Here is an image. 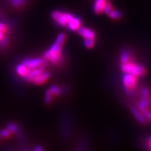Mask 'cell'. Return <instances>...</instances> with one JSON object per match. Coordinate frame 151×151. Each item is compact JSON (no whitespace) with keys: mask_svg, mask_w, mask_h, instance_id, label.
<instances>
[{"mask_svg":"<svg viewBox=\"0 0 151 151\" xmlns=\"http://www.w3.org/2000/svg\"><path fill=\"white\" fill-rule=\"evenodd\" d=\"M113 10V8L112 5H111L109 2H107L106 5V6L104 8V11L106 14L109 16V15L110 14L111 12H112Z\"/></svg>","mask_w":151,"mask_h":151,"instance_id":"7402d4cb","label":"cell"},{"mask_svg":"<svg viewBox=\"0 0 151 151\" xmlns=\"http://www.w3.org/2000/svg\"><path fill=\"white\" fill-rule=\"evenodd\" d=\"M6 129L9 130V132L11 133H17L18 132V127L17 126V124L14 123H9L6 125Z\"/></svg>","mask_w":151,"mask_h":151,"instance_id":"2e32d148","label":"cell"},{"mask_svg":"<svg viewBox=\"0 0 151 151\" xmlns=\"http://www.w3.org/2000/svg\"><path fill=\"white\" fill-rule=\"evenodd\" d=\"M0 140H1V139H0Z\"/></svg>","mask_w":151,"mask_h":151,"instance_id":"4dcf8cb0","label":"cell"},{"mask_svg":"<svg viewBox=\"0 0 151 151\" xmlns=\"http://www.w3.org/2000/svg\"><path fill=\"white\" fill-rule=\"evenodd\" d=\"M29 70L38 67H43L45 65V60L43 58H27L22 62Z\"/></svg>","mask_w":151,"mask_h":151,"instance_id":"5b68a950","label":"cell"},{"mask_svg":"<svg viewBox=\"0 0 151 151\" xmlns=\"http://www.w3.org/2000/svg\"><path fill=\"white\" fill-rule=\"evenodd\" d=\"M34 151H43V148H41V146H37L35 148V150H34Z\"/></svg>","mask_w":151,"mask_h":151,"instance_id":"484cf974","label":"cell"},{"mask_svg":"<svg viewBox=\"0 0 151 151\" xmlns=\"http://www.w3.org/2000/svg\"><path fill=\"white\" fill-rule=\"evenodd\" d=\"M44 71V69L43 67H38L35 68V69H31L29 70V72L27 73V74L24 77V79L25 81H28V82H33V81L37 78V76H39L41 73H42Z\"/></svg>","mask_w":151,"mask_h":151,"instance_id":"8992f818","label":"cell"},{"mask_svg":"<svg viewBox=\"0 0 151 151\" xmlns=\"http://www.w3.org/2000/svg\"><path fill=\"white\" fill-rule=\"evenodd\" d=\"M129 61V55L127 51H123L120 55V62L121 64L127 63Z\"/></svg>","mask_w":151,"mask_h":151,"instance_id":"5bb4252c","label":"cell"},{"mask_svg":"<svg viewBox=\"0 0 151 151\" xmlns=\"http://www.w3.org/2000/svg\"><path fill=\"white\" fill-rule=\"evenodd\" d=\"M150 104V99H148V98H143V99L142 101H140L139 104V108L140 109V111L141 112H143L146 110H147V107Z\"/></svg>","mask_w":151,"mask_h":151,"instance_id":"4fadbf2b","label":"cell"},{"mask_svg":"<svg viewBox=\"0 0 151 151\" xmlns=\"http://www.w3.org/2000/svg\"><path fill=\"white\" fill-rule=\"evenodd\" d=\"M137 76L130 73H124L122 76V83L124 87L128 91H131L135 88L137 86Z\"/></svg>","mask_w":151,"mask_h":151,"instance_id":"277c9868","label":"cell"},{"mask_svg":"<svg viewBox=\"0 0 151 151\" xmlns=\"http://www.w3.org/2000/svg\"><path fill=\"white\" fill-rule=\"evenodd\" d=\"M84 45L88 48H92L94 45V39H85Z\"/></svg>","mask_w":151,"mask_h":151,"instance_id":"ffe728a7","label":"cell"},{"mask_svg":"<svg viewBox=\"0 0 151 151\" xmlns=\"http://www.w3.org/2000/svg\"><path fill=\"white\" fill-rule=\"evenodd\" d=\"M12 134V133L7 129L0 130V139H8Z\"/></svg>","mask_w":151,"mask_h":151,"instance_id":"e0dca14e","label":"cell"},{"mask_svg":"<svg viewBox=\"0 0 151 151\" xmlns=\"http://www.w3.org/2000/svg\"><path fill=\"white\" fill-rule=\"evenodd\" d=\"M62 44L55 41L47 51L43 55V58L53 64H58L62 60Z\"/></svg>","mask_w":151,"mask_h":151,"instance_id":"6da1fadb","label":"cell"},{"mask_svg":"<svg viewBox=\"0 0 151 151\" xmlns=\"http://www.w3.org/2000/svg\"><path fill=\"white\" fill-rule=\"evenodd\" d=\"M121 70L124 73H130L137 77L144 75L146 73V69L142 65H137L129 61L127 63L122 64Z\"/></svg>","mask_w":151,"mask_h":151,"instance_id":"7a4b0ae2","label":"cell"},{"mask_svg":"<svg viewBox=\"0 0 151 151\" xmlns=\"http://www.w3.org/2000/svg\"><path fill=\"white\" fill-rule=\"evenodd\" d=\"M108 1L107 0H94L93 5L94 11L97 14H100L104 12V8Z\"/></svg>","mask_w":151,"mask_h":151,"instance_id":"9c48e42d","label":"cell"},{"mask_svg":"<svg viewBox=\"0 0 151 151\" xmlns=\"http://www.w3.org/2000/svg\"><path fill=\"white\" fill-rule=\"evenodd\" d=\"M148 146H149V148L151 149V136L149 137V139H148Z\"/></svg>","mask_w":151,"mask_h":151,"instance_id":"4316f807","label":"cell"},{"mask_svg":"<svg viewBox=\"0 0 151 151\" xmlns=\"http://www.w3.org/2000/svg\"><path fill=\"white\" fill-rule=\"evenodd\" d=\"M81 20L78 17L73 16L71 17L70 20H69L67 24L68 29L71 30V31H76L81 27Z\"/></svg>","mask_w":151,"mask_h":151,"instance_id":"52a82bcc","label":"cell"},{"mask_svg":"<svg viewBox=\"0 0 151 151\" xmlns=\"http://www.w3.org/2000/svg\"><path fill=\"white\" fill-rule=\"evenodd\" d=\"M0 31L2 32L4 34L6 32L7 26L6 25V24L4 23V22H0Z\"/></svg>","mask_w":151,"mask_h":151,"instance_id":"d4e9b609","label":"cell"},{"mask_svg":"<svg viewBox=\"0 0 151 151\" xmlns=\"http://www.w3.org/2000/svg\"><path fill=\"white\" fill-rule=\"evenodd\" d=\"M52 94L51 93V92L50 91V90H47L46 91V94H45V103H50L52 99Z\"/></svg>","mask_w":151,"mask_h":151,"instance_id":"d6986e66","label":"cell"},{"mask_svg":"<svg viewBox=\"0 0 151 151\" xmlns=\"http://www.w3.org/2000/svg\"><path fill=\"white\" fill-rule=\"evenodd\" d=\"M27 1V0H10L11 5L14 7L21 6Z\"/></svg>","mask_w":151,"mask_h":151,"instance_id":"9a60e30c","label":"cell"},{"mask_svg":"<svg viewBox=\"0 0 151 151\" xmlns=\"http://www.w3.org/2000/svg\"><path fill=\"white\" fill-rule=\"evenodd\" d=\"M149 94H150V91H149L148 88H143L141 90V95H142L143 98H148Z\"/></svg>","mask_w":151,"mask_h":151,"instance_id":"cb8c5ba5","label":"cell"},{"mask_svg":"<svg viewBox=\"0 0 151 151\" xmlns=\"http://www.w3.org/2000/svg\"><path fill=\"white\" fill-rule=\"evenodd\" d=\"M16 71L17 73H18L20 76L22 77V78H24V77L27 74V73L29 72V69H28L22 63L19 64V65L16 66Z\"/></svg>","mask_w":151,"mask_h":151,"instance_id":"7c38bea8","label":"cell"},{"mask_svg":"<svg viewBox=\"0 0 151 151\" xmlns=\"http://www.w3.org/2000/svg\"><path fill=\"white\" fill-rule=\"evenodd\" d=\"M49 77H50V73L49 72H45L43 71L42 73H41L39 76H37L35 80L33 81V83H35L37 85H41L44 83L46 81L48 80Z\"/></svg>","mask_w":151,"mask_h":151,"instance_id":"8fae6325","label":"cell"},{"mask_svg":"<svg viewBox=\"0 0 151 151\" xmlns=\"http://www.w3.org/2000/svg\"><path fill=\"white\" fill-rule=\"evenodd\" d=\"M150 102H151V97L150 98Z\"/></svg>","mask_w":151,"mask_h":151,"instance_id":"f546056e","label":"cell"},{"mask_svg":"<svg viewBox=\"0 0 151 151\" xmlns=\"http://www.w3.org/2000/svg\"><path fill=\"white\" fill-rule=\"evenodd\" d=\"M109 17H111V18L113 19V20H117V19L120 18V17H121L122 14L121 13H120V11H117V10H113L112 11V12L109 15Z\"/></svg>","mask_w":151,"mask_h":151,"instance_id":"ac0fdd59","label":"cell"},{"mask_svg":"<svg viewBox=\"0 0 151 151\" xmlns=\"http://www.w3.org/2000/svg\"><path fill=\"white\" fill-rule=\"evenodd\" d=\"M51 16L55 21L59 25L62 26V27H66L69 20L72 17V15L69 14V13L60 12L59 11H53L52 13Z\"/></svg>","mask_w":151,"mask_h":151,"instance_id":"3957f363","label":"cell"},{"mask_svg":"<svg viewBox=\"0 0 151 151\" xmlns=\"http://www.w3.org/2000/svg\"><path fill=\"white\" fill-rule=\"evenodd\" d=\"M131 112L134 118L141 124H145L146 122V119L142 112L139 111L137 109L132 107L131 108Z\"/></svg>","mask_w":151,"mask_h":151,"instance_id":"30bf717a","label":"cell"},{"mask_svg":"<svg viewBox=\"0 0 151 151\" xmlns=\"http://www.w3.org/2000/svg\"><path fill=\"white\" fill-rule=\"evenodd\" d=\"M147 118H148L149 120H150V121L151 122V111H150V112H149L148 115V117H147Z\"/></svg>","mask_w":151,"mask_h":151,"instance_id":"83f0119b","label":"cell"},{"mask_svg":"<svg viewBox=\"0 0 151 151\" xmlns=\"http://www.w3.org/2000/svg\"><path fill=\"white\" fill-rule=\"evenodd\" d=\"M49 90L51 92V93L52 94H55V95H58L60 93V89L56 86H52Z\"/></svg>","mask_w":151,"mask_h":151,"instance_id":"44dd1931","label":"cell"},{"mask_svg":"<svg viewBox=\"0 0 151 151\" xmlns=\"http://www.w3.org/2000/svg\"><path fill=\"white\" fill-rule=\"evenodd\" d=\"M3 37H4V33L0 31V40H1Z\"/></svg>","mask_w":151,"mask_h":151,"instance_id":"f1b7e54d","label":"cell"},{"mask_svg":"<svg viewBox=\"0 0 151 151\" xmlns=\"http://www.w3.org/2000/svg\"><path fill=\"white\" fill-rule=\"evenodd\" d=\"M150 151H151V149H150Z\"/></svg>","mask_w":151,"mask_h":151,"instance_id":"1f68e13d","label":"cell"},{"mask_svg":"<svg viewBox=\"0 0 151 151\" xmlns=\"http://www.w3.org/2000/svg\"><path fill=\"white\" fill-rule=\"evenodd\" d=\"M78 34L84 39H94L95 38V33L93 30L87 27H80L78 29Z\"/></svg>","mask_w":151,"mask_h":151,"instance_id":"ba28073f","label":"cell"},{"mask_svg":"<svg viewBox=\"0 0 151 151\" xmlns=\"http://www.w3.org/2000/svg\"><path fill=\"white\" fill-rule=\"evenodd\" d=\"M9 43V39L8 38L3 37L2 39L0 40V48H5L6 45H8Z\"/></svg>","mask_w":151,"mask_h":151,"instance_id":"603a6c76","label":"cell"}]
</instances>
